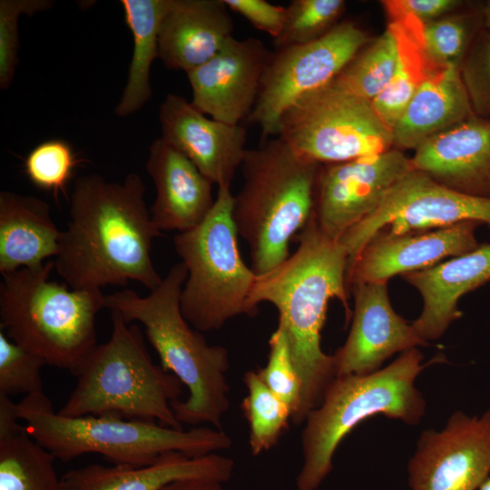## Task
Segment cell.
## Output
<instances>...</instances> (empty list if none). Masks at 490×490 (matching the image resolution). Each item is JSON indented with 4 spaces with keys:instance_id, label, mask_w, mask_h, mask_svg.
I'll use <instances>...</instances> for the list:
<instances>
[{
    "instance_id": "28",
    "label": "cell",
    "mask_w": 490,
    "mask_h": 490,
    "mask_svg": "<svg viewBox=\"0 0 490 490\" xmlns=\"http://www.w3.org/2000/svg\"><path fill=\"white\" fill-rule=\"evenodd\" d=\"M126 24L133 38L127 82L115 108L125 117L139 111L152 97L151 66L159 56V31L168 0H121Z\"/></svg>"
},
{
    "instance_id": "12",
    "label": "cell",
    "mask_w": 490,
    "mask_h": 490,
    "mask_svg": "<svg viewBox=\"0 0 490 490\" xmlns=\"http://www.w3.org/2000/svg\"><path fill=\"white\" fill-rule=\"evenodd\" d=\"M467 220L490 227V199L457 192L413 169L388 191L371 214L338 241L348 254V268L381 230L400 235Z\"/></svg>"
},
{
    "instance_id": "10",
    "label": "cell",
    "mask_w": 490,
    "mask_h": 490,
    "mask_svg": "<svg viewBox=\"0 0 490 490\" xmlns=\"http://www.w3.org/2000/svg\"><path fill=\"white\" fill-rule=\"evenodd\" d=\"M278 136L300 157L318 164L344 162L394 147L393 132L371 103L332 81L290 106Z\"/></svg>"
},
{
    "instance_id": "41",
    "label": "cell",
    "mask_w": 490,
    "mask_h": 490,
    "mask_svg": "<svg viewBox=\"0 0 490 490\" xmlns=\"http://www.w3.org/2000/svg\"><path fill=\"white\" fill-rule=\"evenodd\" d=\"M484 11V26L485 29L490 31V1L483 4Z\"/></svg>"
},
{
    "instance_id": "27",
    "label": "cell",
    "mask_w": 490,
    "mask_h": 490,
    "mask_svg": "<svg viewBox=\"0 0 490 490\" xmlns=\"http://www.w3.org/2000/svg\"><path fill=\"white\" fill-rule=\"evenodd\" d=\"M388 28L397 46V62L386 89L370 103L391 130L407 104L436 65L427 57L423 44V24L408 15L389 17Z\"/></svg>"
},
{
    "instance_id": "34",
    "label": "cell",
    "mask_w": 490,
    "mask_h": 490,
    "mask_svg": "<svg viewBox=\"0 0 490 490\" xmlns=\"http://www.w3.org/2000/svg\"><path fill=\"white\" fill-rule=\"evenodd\" d=\"M269 347L268 362L264 368H258L257 372L268 387L290 407L293 417L300 406L303 384L281 325L278 324L272 332Z\"/></svg>"
},
{
    "instance_id": "20",
    "label": "cell",
    "mask_w": 490,
    "mask_h": 490,
    "mask_svg": "<svg viewBox=\"0 0 490 490\" xmlns=\"http://www.w3.org/2000/svg\"><path fill=\"white\" fill-rule=\"evenodd\" d=\"M146 170L156 197L151 219L159 231L191 230L211 211L213 183L184 154L162 137L150 146Z\"/></svg>"
},
{
    "instance_id": "8",
    "label": "cell",
    "mask_w": 490,
    "mask_h": 490,
    "mask_svg": "<svg viewBox=\"0 0 490 490\" xmlns=\"http://www.w3.org/2000/svg\"><path fill=\"white\" fill-rule=\"evenodd\" d=\"M54 260L2 275L1 329L46 365L72 374L96 343L95 318L105 308L101 289H74L50 279Z\"/></svg>"
},
{
    "instance_id": "5",
    "label": "cell",
    "mask_w": 490,
    "mask_h": 490,
    "mask_svg": "<svg viewBox=\"0 0 490 490\" xmlns=\"http://www.w3.org/2000/svg\"><path fill=\"white\" fill-rule=\"evenodd\" d=\"M15 415L36 442L64 462L97 453L113 465L143 466L171 451L198 457L232 445L230 436L215 427L175 429L111 414L64 416L54 410L43 392L15 404Z\"/></svg>"
},
{
    "instance_id": "42",
    "label": "cell",
    "mask_w": 490,
    "mask_h": 490,
    "mask_svg": "<svg viewBox=\"0 0 490 490\" xmlns=\"http://www.w3.org/2000/svg\"><path fill=\"white\" fill-rule=\"evenodd\" d=\"M479 490H490V476L482 484Z\"/></svg>"
},
{
    "instance_id": "33",
    "label": "cell",
    "mask_w": 490,
    "mask_h": 490,
    "mask_svg": "<svg viewBox=\"0 0 490 490\" xmlns=\"http://www.w3.org/2000/svg\"><path fill=\"white\" fill-rule=\"evenodd\" d=\"M80 161L64 140L52 139L36 145L25 157L24 169L29 181L55 197L66 194L74 170Z\"/></svg>"
},
{
    "instance_id": "32",
    "label": "cell",
    "mask_w": 490,
    "mask_h": 490,
    "mask_svg": "<svg viewBox=\"0 0 490 490\" xmlns=\"http://www.w3.org/2000/svg\"><path fill=\"white\" fill-rule=\"evenodd\" d=\"M345 10L342 0H293L286 7L280 34L273 40L275 50L301 45L327 34L338 24Z\"/></svg>"
},
{
    "instance_id": "24",
    "label": "cell",
    "mask_w": 490,
    "mask_h": 490,
    "mask_svg": "<svg viewBox=\"0 0 490 490\" xmlns=\"http://www.w3.org/2000/svg\"><path fill=\"white\" fill-rule=\"evenodd\" d=\"M473 115L459 66L436 65L394 126V147L416 150Z\"/></svg>"
},
{
    "instance_id": "6",
    "label": "cell",
    "mask_w": 490,
    "mask_h": 490,
    "mask_svg": "<svg viewBox=\"0 0 490 490\" xmlns=\"http://www.w3.org/2000/svg\"><path fill=\"white\" fill-rule=\"evenodd\" d=\"M110 311V338L97 344L73 373L75 387L58 413L70 417L118 415L183 429L171 407L181 399L182 383L152 361L137 325Z\"/></svg>"
},
{
    "instance_id": "26",
    "label": "cell",
    "mask_w": 490,
    "mask_h": 490,
    "mask_svg": "<svg viewBox=\"0 0 490 490\" xmlns=\"http://www.w3.org/2000/svg\"><path fill=\"white\" fill-rule=\"evenodd\" d=\"M18 420L15 404L0 394V490H63L56 458Z\"/></svg>"
},
{
    "instance_id": "37",
    "label": "cell",
    "mask_w": 490,
    "mask_h": 490,
    "mask_svg": "<svg viewBox=\"0 0 490 490\" xmlns=\"http://www.w3.org/2000/svg\"><path fill=\"white\" fill-rule=\"evenodd\" d=\"M54 5L50 0L0 1V87L12 83L19 49L18 20L21 15H33Z\"/></svg>"
},
{
    "instance_id": "7",
    "label": "cell",
    "mask_w": 490,
    "mask_h": 490,
    "mask_svg": "<svg viewBox=\"0 0 490 490\" xmlns=\"http://www.w3.org/2000/svg\"><path fill=\"white\" fill-rule=\"evenodd\" d=\"M423 354L416 348L401 353L384 368L366 375L336 377L319 407L305 420L301 432L303 463L298 490H316L333 468L334 453L359 423L376 415L407 425L421 421L426 401L415 386Z\"/></svg>"
},
{
    "instance_id": "18",
    "label": "cell",
    "mask_w": 490,
    "mask_h": 490,
    "mask_svg": "<svg viewBox=\"0 0 490 490\" xmlns=\"http://www.w3.org/2000/svg\"><path fill=\"white\" fill-rule=\"evenodd\" d=\"M162 138L191 160L213 184L230 188L245 152L247 130L200 112L184 97L169 93L159 109Z\"/></svg>"
},
{
    "instance_id": "40",
    "label": "cell",
    "mask_w": 490,
    "mask_h": 490,
    "mask_svg": "<svg viewBox=\"0 0 490 490\" xmlns=\"http://www.w3.org/2000/svg\"><path fill=\"white\" fill-rule=\"evenodd\" d=\"M161 490H225L222 483L203 479H183L168 484Z\"/></svg>"
},
{
    "instance_id": "13",
    "label": "cell",
    "mask_w": 490,
    "mask_h": 490,
    "mask_svg": "<svg viewBox=\"0 0 490 490\" xmlns=\"http://www.w3.org/2000/svg\"><path fill=\"white\" fill-rule=\"evenodd\" d=\"M413 169L411 158L397 148L320 164L311 218L325 235L338 240L371 214L388 191Z\"/></svg>"
},
{
    "instance_id": "36",
    "label": "cell",
    "mask_w": 490,
    "mask_h": 490,
    "mask_svg": "<svg viewBox=\"0 0 490 490\" xmlns=\"http://www.w3.org/2000/svg\"><path fill=\"white\" fill-rule=\"evenodd\" d=\"M475 115L490 119V31L483 28L459 65Z\"/></svg>"
},
{
    "instance_id": "9",
    "label": "cell",
    "mask_w": 490,
    "mask_h": 490,
    "mask_svg": "<svg viewBox=\"0 0 490 490\" xmlns=\"http://www.w3.org/2000/svg\"><path fill=\"white\" fill-rule=\"evenodd\" d=\"M233 196L230 188L219 187L204 220L173 238L188 271L181 309L185 319L203 332L218 330L236 316L257 314L250 305L257 275L240 256L232 220Z\"/></svg>"
},
{
    "instance_id": "19",
    "label": "cell",
    "mask_w": 490,
    "mask_h": 490,
    "mask_svg": "<svg viewBox=\"0 0 490 490\" xmlns=\"http://www.w3.org/2000/svg\"><path fill=\"white\" fill-rule=\"evenodd\" d=\"M411 163L451 190L490 199V119L473 115L431 137Z\"/></svg>"
},
{
    "instance_id": "39",
    "label": "cell",
    "mask_w": 490,
    "mask_h": 490,
    "mask_svg": "<svg viewBox=\"0 0 490 490\" xmlns=\"http://www.w3.org/2000/svg\"><path fill=\"white\" fill-rule=\"evenodd\" d=\"M383 5L388 17L408 15L426 24L464 4L457 0H391Z\"/></svg>"
},
{
    "instance_id": "14",
    "label": "cell",
    "mask_w": 490,
    "mask_h": 490,
    "mask_svg": "<svg viewBox=\"0 0 490 490\" xmlns=\"http://www.w3.org/2000/svg\"><path fill=\"white\" fill-rule=\"evenodd\" d=\"M411 490H477L490 475V407L455 411L441 431L424 430L408 462Z\"/></svg>"
},
{
    "instance_id": "3",
    "label": "cell",
    "mask_w": 490,
    "mask_h": 490,
    "mask_svg": "<svg viewBox=\"0 0 490 490\" xmlns=\"http://www.w3.org/2000/svg\"><path fill=\"white\" fill-rule=\"evenodd\" d=\"M187 276L181 261L148 296L125 289L105 295V308L119 311L129 322L142 324L162 368L187 387L185 400L171 403L176 419L181 425L209 424L221 429L222 417L230 407L229 352L222 346L209 345L183 317L181 295Z\"/></svg>"
},
{
    "instance_id": "4",
    "label": "cell",
    "mask_w": 490,
    "mask_h": 490,
    "mask_svg": "<svg viewBox=\"0 0 490 490\" xmlns=\"http://www.w3.org/2000/svg\"><path fill=\"white\" fill-rule=\"evenodd\" d=\"M319 167L279 136L246 150L240 165L243 184L233 196L232 220L248 244L256 275L289 257L290 242L312 215Z\"/></svg>"
},
{
    "instance_id": "38",
    "label": "cell",
    "mask_w": 490,
    "mask_h": 490,
    "mask_svg": "<svg viewBox=\"0 0 490 490\" xmlns=\"http://www.w3.org/2000/svg\"><path fill=\"white\" fill-rule=\"evenodd\" d=\"M224 3L230 10L243 16L273 40L280 34L286 19V7L265 0H224Z\"/></svg>"
},
{
    "instance_id": "35",
    "label": "cell",
    "mask_w": 490,
    "mask_h": 490,
    "mask_svg": "<svg viewBox=\"0 0 490 490\" xmlns=\"http://www.w3.org/2000/svg\"><path fill=\"white\" fill-rule=\"evenodd\" d=\"M38 355L16 344L0 331V394L26 396L43 392L42 368Z\"/></svg>"
},
{
    "instance_id": "21",
    "label": "cell",
    "mask_w": 490,
    "mask_h": 490,
    "mask_svg": "<svg viewBox=\"0 0 490 490\" xmlns=\"http://www.w3.org/2000/svg\"><path fill=\"white\" fill-rule=\"evenodd\" d=\"M231 458L216 453L191 457L179 451L162 455L143 466L91 464L63 475V490H161L183 479L228 482L233 473Z\"/></svg>"
},
{
    "instance_id": "25",
    "label": "cell",
    "mask_w": 490,
    "mask_h": 490,
    "mask_svg": "<svg viewBox=\"0 0 490 490\" xmlns=\"http://www.w3.org/2000/svg\"><path fill=\"white\" fill-rule=\"evenodd\" d=\"M61 232L50 205L34 196L0 192V273L42 268L57 255Z\"/></svg>"
},
{
    "instance_id": "11",
    "label": "cell",
    "mask_w": 490,
    "mask_h": 490,
    "mask_svg": "<svg viewBox=\"0 0 490 490\" xmlns=\"http://www.w3.org/2000/svg\"><path fill=\"white\" fill-rule=\"evenodd\" d=\"M369 42L358 25L343 22L316 41L275 50L247 121L260 127L262 140L278 136L283 113L304 96L329 84Z\"/></svg>"
},
{
    "instance_id": "16",
    "label": "cell",
    "mask_w": 490,
    "mask_h": 490,
    "mask_svg": "<svg viewBox=\"0 0 490 490\" xmlns=\"http://www.w3.org/2000/svg\"><path fill=\"white\" fill-rule=\"evenodd\" d=\"M351 288L355 300L351 328L333 355L337 377L372 373L395 353L427 344L392 308L387 282L357 283Z\"/></svg>"
},
{
    "instance_id": "30",
    "label": "cell",
    "mask_w": 490,
    "mask_h": 490,
    "mask_svg": "<svg viewBox=\"0 0 490 490\" xmlns=\"http://www.w3.org/2000/svg\"><path fill=\"white\" fill-rule=\"evenodd\" d=\"M397 62V46L387 30L368 43L333 80L346 91L371 102L390 83Z\"/></svg>"
},
{
    "instance_id": "31",
    "label": "cell",
    "mask_w": 490,
    "mask_h": 490,
    "mask_svg": "<svg viewBox=\"0 0 490 490\" xmlns=\"http://www.w3.org/2000/svg\"><path fill=\"white\" fill-rule=\"evenodd\" d=\"M484 26L483 5L423 25V44L429 60L459 66Z\"/></svg>"
},
{
    "instance_id": "23",
    "label": "cell",
    "mask_w": 490,
    "mask_h": 490,
    "mask_svg": "<svg viewBox=\"0 0 490 490\" xmlns=\"http://www.w3.org/2000/svg\"><path fill=\"white\" fill-rule=\"evenodd\" d=\"M402 277L423 298V310L411 324L416 334L426 343L437 339L462 316L459 299L490 281V243Z\"/></svg>"
},
{
    "instance_id": "2",
    "label": "cell",
    "mask_w": 490,
    "mask_h": 490,
    "mask_svg": "<svg viewBox=\"0 0 490 490\" xmlns=\"http://www.w3.org/2000/svg\"><path fill=\"white\" fill-rule=\"evenodd\" d=\"M296 251L272 270L257 275L250 305L271 303L279 312V323L287 334L291 357L301 377L303 389L299 408L291 418L304 423L320 406L325 393L337 377L333 355L321 348L328 305L338 299L346 320L351 318L348 302V254L343 246L325 235L310 217L296 236Z\"/></svg>"
},
{
    "instance_id": "17",
    "label": "cell",
    "mask_w": 490,
    "mask_h": 490,
    "mask_svg": "<svg viewBox=\"0 0 490 490\" xmlns=\"http://www.w3.org/2000/svg\"><path fill=\"white\" fill-rule=\"evenodd\" d=\"M474 220L451 226L393 235L377 232L348 268L347 284L387 282L391 277L430 268L443 259L456 257L479 247Z\"/></svg>"
},
{
    "instance_id": "1",
    "label": "cell",
    "mask_w": 490,
    "mask_h": 490,
    "mask_svg": "<svg viewBox=\"0 0 490 490\" xmlns=\"http://www.w3.org/2000/svg\"><path fill=\"white\" fill-rule=\"evenodd\" d=\"M145 185L134 172L110 182L97 174L75 180L70 220L62 230L54 270L74 289L124 286L137 281L150 290L162 282L152 260L161 235L145 201Z\"/></svg>"
},
{
    "instance_id": "29",
    "label": "cell",
    "mask_w": 490,
    "mask_h": 490,
    "mask_svg": "<svg viewBox=\"0 0 490 490\" xmlns=\"http://www.w3.org/2000/svg\"><path fill=\"white\" fill-rule=\"evenodd\" d=\"M243 381L248 394L240 407L250 426V450L258 456L279 442L289 427L292 410L268 387L257 370L246 371Z\"/></svg>"
},
{
    "instance_id": "15",
    "label": "cell",
    "mask_w": 490,
    "mask_h": 490,
    "mask_svg": "<svg viewBox=\"0 0 490 490\" xmlns=\"http://www.w3.org/2000/svg\"><path fill=\"white\" fill-rule=\"evenodd\" d=\"M271 55L260 39L231 37L208 62L187 73L191 103L213 120L240 124L253 110Z\"/></svg>"
},
{
    "instance_id": "22",
    "label": "cell",
    "mask_w": 490,
    "mask_h": 490,
    "mask_svg": "<svg viewBox=\"0 0 490 490\" xmlns=\"http://www.w3.org/2000/svg\"><path fill=\"white\" fill-rule=\"evenodd\" d=\"M224 0H168L159 31V58L186 74L208 62L231 38Z\"/></svg>"
}]
</instances>
